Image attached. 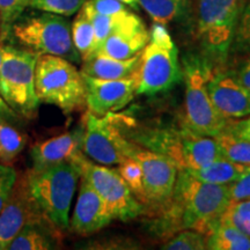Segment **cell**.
<instances>
[{
  "label": "cell",
  "mask_w": 250,
  "mask_h": 250,
  "mask_svg": "<svg viewBox=\"0 0 250 250\" xmlns=\"http://www.w3.org/2000/svg\"><path fill=\"white\" fill-rule=\"evenodd\" d=\"M228 184H213L197 180L179 170L166 215L179 229H193L208 236L230 204Z\"/></svg>",
  "instance_id": "obj_1"
},
{
  "label": "cell",
  "mask_w": 250,
  "mask_h": 250,
  "mask_svg": "<svg viewBox=\"0 0 250 250\" xmlns=\"http://www.w3.org/2000/svg\"><path fill=\"white\" fill-rule=\"evenodd\" d=\"M247 0H191L189 26L214 71L229 58L234 27Z\"/></svg>",
  "instance_id": "obj_2"
},
{
  "label": "cell",
  "mask_w": 250,
  "mask_h": 250,
  "mask_svg": "<svg viewBox=\"0 0 250 250\" xmlns=\"http://www.w3.org/2000/svg\"><path fill=\"white\" fill-rule=\"evenodd\" d=\"M24 177L29 195L42 217L58 232L67 229L71 204L81 177L80 166L62 162L42 169L31 168Z\"/></svg>",
  "instance_id": "obj_3"
},
{
  "label": "cell",
  "mask_w": 250,
  "mask_h": 250,
  "mask_svg": "<svg viewBox=\"0 0 250 250\" xmlns=\"http://www.w3.org/2000/svg\"><path fill=\"white\" fill-rule=\"evenodd\" d=\"M149 40L140 52L137 95L153 96L167 93L183 78L179 49L164 24L154 23Z\"/></svg>",
  "instance_id": "obj_4"
},
{
  "label": "cell",
  "mask_w": 250,
  "mask_h": 250,
  "mask_svg": "<svg viewBox=\"0 0 250 250\" xmlns=\"http://www.w3.org/2000/svg\"><path fill=\"white\" fill-rule=\"evenodd\" d=\"M184 118L186 126L199 134L215 137L223 132L227 120L219 115L208 92V81L214 68L210 62L199 54H191L183 59Z\"/></svg>",
  "instance_id": "obj_5"
},
{
  "label": "cell",
  "mask_w": 250,
  "mask_h": 250,
  "mask_svg": "<svg viewBox=\"0 0 250 250\" xmlns=\"http://www.w3.org/2000/svg\"><path fill=\"white\" fill-rule=\"evenodd\" d=\"M35 92L40 102L54 104L64 114L86 105V86L81 71L67 59L40 55L35 66Z\"/></svg>",
  "instance_id": "obj_6"
},
{
  "label": "cell",
  "mask_w": 250,
  "mask_h": 250,
  "mask_svg": "<svg viewBox=\"0 0 250 250\" xmlns=\"http://www.w3.org/2000/svg\"><path fill=\"white\" fill-rule=\"evenodd\" d=\"M39 54L1 45L0 95L15 114L33 117L40 101L35 92V66Z\"/></svg>",
  "instance_id": "obj_7"
},
{
  "label": "cell",
  "mask_w": 250,
  "mask_h": 250,
  "mask_svg": "<svg viewBox=\"0 0 250 250\" xmlns=\"http://www.w3.org/2000/svg\"><path fill=\"white\" fill-rule=\"evenodd\" d=\"M11 33L21 45L39 55H52L72 62H80L74 48L71 24L65 17L49 12L19 18Z\"/></svg>",
  "instance_id": "obj_8"
},
{
  "label": "cell",
  "mask_w": 250,
  "mask_h": 250,
  "mask_svg": "<svg viewBox=\"0 0 250 250\" xmlns=\"http://www.w3.org/2000/svg\"><path fill=\"white\" fill-rule=\"evenodd\" d=\"M130 140L123 132L121 117L114 112L95 116L87 111L83 123V151L87 159L103 166H117L126 158Z\"/></svg>",
  "instance_id": "obj_9"
},
{
  "label": "cell",
  "mask_w": 250,
  "mask_h": 250,
  "mask_svg": "<svg viewBox=\"0 0 250 250\" xmlns=\"http://www.w3.org/2000/svg\"><path fill=\"white\" fill-rule=\"evenodd\" d=\"M81 177H83L99 193L110 211L112 219L129 221L143 213V205L131 192L130 188L118 174L116 168L93 164L89 159L80 161Z\"/></svg>",
  "instance_id": "obj_10"
},
{
  "label": "cell",
  "mask_w": 250,
  "mask_h": 250,
  "mask_svg": "<svg viewBox=\"0 0 250 250\" xmlns=\"http://www.w3.org/2000/svg\"><path fill=\"white\" fill-rule=\"evenodd\" d=\"M126 156L133 158L142 168L146 204L165 208L174 192L179 173L176 165L167 156L143 147L132 140L126 148Z\"/></svg>",
  "instance_id": "obj_11"
},
{
  "label": "cell",
  "mask_w": 250,
  "mask_h": 250,
  "mask_svg": "<svg viewBox=\"0 0 250 250\" xmlns=\"http://www.w3.org/2000/svg\"><path fill=\"white\" fill-rule=\"evenodd\" d=\"M86 86V107L95 116H104L116 112L137 95L138 76L118 80L96 79L83 74Z\"/></svg>",
  "instance_id": "obj_12"
},
{
  "label": "cell",
  "mask_w": 250,
  "mask_h": 250,
  "mask_svg": "<svg viewBox=\"0 0 250 250\" xmlns=\"http://www.w3.org/2000/svg\"><path fill=\"white\" fill-rule=\"evenodd\" d=\"M46 221L37 210L28 191L26 177H18L11 197L0 211V250L9 248L24 226ZM48 223V221H46Z\"/></svg>",
  "instance_id": "obj_13"
},
{
  "label": "cell",
  "mask_w": 250,
  "mask_h": 250,
  "mask_svg": "<svg viewBox=\"0 0 250 250\" xmlns=\"http://www.w3.org/2000/svg\"><path fill=\"white\" fill-rule=\"evenodd\" d=\"M208 92L214 108L225 120L250 115V90L227 72H213L208 81Z\"/></svg>",
  "instance_id": "obj_14"
},
{
  "label": "cell",
  "mask_w": 250,
  "mask_h": 250,
  "mask_svg": "<svg viewBox=\"0 0 250 250\" xmlns=\"http://www.w3.org/2000/svg\"><path fill=\"white\" fill-rule=\"evenodd\" d=\"M83 124L61 136L36 144L30 149L33 169H42L62 162H76L79 165L86 158L83 151Z\"/></svg>",
  "instance_id": "obj_15"
},
{
  "label": "cell",
  "mask_w": 250,
  "mask_h": 250,
  "mask_svg": "<svg viewBox=\"0 0 250 250\" xmlns=\"http://www.w3.org/2000/svg\"><path fill=\"white\" fill-rule=\"evenodd\" d=\"M112 215L93 187L80 177L79 193L68 228L80 235H90L111 223Z\"/></svg>",
  "instance_id": "obj_16"
},
{
  "label": "cell",
  "mask_w": 250,
  "mask_h": 250,
  "mask_svg": "<svg viewBox=\"0 0 250 250\" xmlns=\"http://www.w3.org/2000/svg\"><path fill=\"white\" fill-rule=\"evenodd\" d=\"M149 33L145 24L122 28L110 34L99 46L95 55H103L116 59H129L139 55L147 44Z\"/></svg>",
  "instance_id": "obj_17"
},
{
  "label": "cell",
  "mask_w": 250,
  "mask_h": 250,
  "mask_svg": "<svg viewBox=\"0 0 250 250\" xmlns=\"http://www.w3.org/2000/svg\"><path fill=\"white\" fill-rule=\"evenodd\" d=\"M140 54L129 59H116L103 55H94L83 62L81 73L104 80H118L132 77L138 71Z\"/></svg>",
  "instance_id": "obj_18"
},
{
  "label": "cell",
  "mask_w": 250,
  "mask_h": 250,
  "mask_svg": "<svg viewBox=\"0 0 250 250\" xmlns=\"http://www.w3.org/2000/svg\"><path fill=\"white\" fill-rule=\"evenodd\" d=\"M139 6L154 23L169 26L171 23L189 24L191 0H139Z\"/></svg>",
  "instance_id": "obj_19"
},
{
  "label": "cell",
  "mask_w": 250,
  "mask_h": 250,
  "mask_svg": "<svg viewBox=\"0 0 250 250\" xmlns=\"http://www.w3.org/2000/svg\"><path fill=\"white\" fill-rule=\"evenodd\" d=\"M55 229L46 221L24 226L15 236L9 246V250H48L56 248Z\"/></svg>",
  "instance_id": "obj_20"
},
{
  "label": "cell",
  "mask_w": 250,
  "mask_h": 250,
  "mask_svg": "<svg viewBox=\"0 0 250 250\" xmlns=\"http://www.w3.org/2000/svg\"><path fill=\"white\" fill-rule=\"evenodd\" d=\"M248 167L249 166L236 164V162L228 160L226 158H219L205 167L184 171L196 177L197 180L203 181V182L227 186V184H230L239 179Z\"/></svg>",
  "instance_id": "obj_21"
},
{
  "label": "cell",
  "mask_w": 250,
  "mask_h": 250,
  "mask_svg": "<svg viewBox=\"0 0 250 250\" xmlns=\"http://www.w3.org/2000/svg\"><path fill=\"white\" fill-rule=\"evenodd\" d=\"M206 249L250 250V237L220 218L206 236Z\"/></svg>",
  "instance_id": "obj_22"
},
{
  "label": "cell",
  "mask_w": 250,
  "mask_h": 250,
  "mask_svg": "<svg viewBox=\"0 0 250 250\" xmlns=\"http://www.w3.org/2000/svg\"><path fill=\"white\" fill-rule=\"evenodd\" d=\"M71 35L74 48L79 52L81 61L85 62L95 55V31H94V27L88 15L86 14L83 7L78 12L77 18L74 19L71 27Z\"/></svg>",
  "instance_id": "obj_23"
},
{
  "label": "cell",
  "mask_w": 250,
  "mask_h": 250,
  "mask_svg": "<svg viewBox=\"0 0 250 250\" xmlns=\"http://www.w3.org/2000/svg\"><path fill=\"white\" fill-rule=\"evenodd\" d=\"M27 137L0 116V164L8 165L23 151Z\"/></svg>",
  "instance_id": "obj_24"
},
{
  "label": "cell",
  "mask_w": 250,
  "mask_h": 250,
  "mask_svg": "<svg viewBox=\"0 0 250 250\" xmlns=\"http://www.w3.org/2000/svg\"><path fill=\"white\" fill-rule=\"evenodd\" d=\"M250 55V0H247L234 27L229 56L243 58Z\"/></svg>",
  "instance_id": "obj_25"
},
{
  "label": "cell",
  "mask_w": 250,
  "mask_h": 250,
  "mask_svg": "<svg viewBox=\"0 0 250 250\" xmlns=\"http://www.w3.org/2000/svg\"><path fill=\"white\" fill-rule=\"evenodd\" d=\"M223 158L236 162V164L250 166V142L232 136L226 130L214 137Z\"/></svg>",
  "instance_id": "obj_26"
},
{
  "label": "cell",
  "mask_w": 250,
  "mask_h": 250,
  "mask_svg": "<svg viewBox=\"0 0 250 250\" xmlns=\"http://www.w3.org/2000/svg\"><path fill=\"white\" fill-rule=\"evenodd\" d=\"M116 170L121 177L125 181L127 187L130 188L131 192L134 197L142 202V204H146L145 189L143 182V171L140 165L131 156H126L120 165H117Z\"/></svg>",
  "instance_id": "obj_27"
},
{
  "label": "cell",
  "mask_w": 250,
  "mask_h": 250,
  "mask_svg": "<svg viewBox=\"0 0 250 250\" xmlns=\"http://www.w3.org/2000/svg\"><path fill=\"white\" fill-rule=\"evenodd\" d=\"M30 0H0V42L9 36L15 21L21 17Z\"/></svg>",
  "instance_id": "obj_28"
},
{
  "label": "cell",
  "mask_w": 250,
  "mask_h": 250,
  "mask_svg": "<svg viewBox=\"0 0 250 250\" xmlns=\"http://www.w3.org/2000/svg\"><path fill=\"white\" fill-rule=\"evenodd\" d=\"M165 250H204L206 235L193 229H182L161 247Z\"/></svg>",
  "instance_id": "obj_29"
},
{
  "label": "cell",
  "mask_w": 250,
  "mask_h": 250,
  "mask_svg": "<svg viewBox=\"0 0 250 250\" xmlns=\"http://www.w3.org/2000/svg\"><path fill=\"white\" fill-rule=\"evenodd\" d=\"M221 219L250 237V199L230 202Z\"/></svg>",
  "instance_id": "obj_30"
},
{
  "label": "cell",
  "mask_w": 250,
  "mask_h": 250,
  "mask_svg": "<svg viewBox=\"0 0 250 250\" xmlns=\"http://www.w3.org/2000/svg\"><path fill=\"white\" fill-rule=\"evenodd\" d=\"M86 1L87 0H30L29 5L42 12L71 17L78 13Z\"/></svg>",
  "instance_id": "obj_31"
},
{
  "label": "cell",
  "mask_w": 250,
  "mask_h": 250,
  "mask_svg": "<svg viewBox=\"0 0 250 250\" xmlns=\"http://www.w3.org/2000/svg\"><path fill=\"white\" fill-rule=\"evenodd\" d=\"M19 175L9 165L0 164V211L11 197Z\"/></svg>",
  "instance_id": "obj_32"
},
{
  "label": "cell",
  "mask_w": 250,
  "mask_h": 250,
  "mask_svg": "<svg viewBox=\"0 0 250 250\" xmlns=\"http://www.w3.org/2000/svg\"><path fill=\"white\" fill-rule=\"evenodd\" d=\"M230 201L241 202L250 199V166L239 179L228 184Z\"/></svg>",
  "instance_id": "obj_33"
},
{
  "label": "cell",
  "mask_w": 250,
  "mask_h": 250,
  "mask_svg": "<svg viewBox=\"0 0 250 250\" xmlns=\"http://www.w3.org/2000/svg\"><path fill=\"white\" fill-rule=\"evenodd\" d=\"M86 4L98 13L109 17L121 15L130 11L126 5L118 0H87Z\"/></svg>",
  "instance_id": "obj_34"
},
{
  "label": "cell",
  "mask_w": 250,
  "mask_h": 250,
  "mask_svg": "<svg viewBox=\"0 0 250 250\" xmlns=\"http://www.w3.org/2000/svg\"><path fill=\"white\" fill-rule=\"evenodd\" d=\"M225 130L235 138L250 142V115L247 116L245 120L239 122H233V120H229L227 122Z\"/></svg>",
  "instance_id": "obj_35"
},
{
  "label": "cell",
  "mask_w": 250,
  "mask_h": 250,
  "mask_svg": "<svg viewBox=\"0 0 250 250\" xmlns=\"http://www.w3.org/2000/svg\"><path fill=\"white\" fill-rule=\"evenodd\" d=\"M243 58H245L243 62L235 68V71H229L227 73H229L234 79L250 90V55Z\"/></svg>",
  "instance_id": "obj_36"
},
{
  "label": "cell",
  "mask_w": 250,
  "mask_h": 250,
  "mask_svg": "<svg viewBox=\"0 0 250 250\" xmlns=\"http://www.w3.org/2000/svg\"><path fill=\"white\" fill-rule=\"evenodd\" d=\"M0 64H1V44H0ZM11 116V115H15V112L12 110L11 108L6 104V102L2 100L1 95H0V116Z\"/></svg>",
  "instance_id": "obj_37"
},
{
  "label": "cell",
  "mask_w": 250,
  "mask_h": 250,
  "mask_svg": "<svg viewBox=\"0 0 250 250\" xmlns=\"http://www.w3.org/2000/svg\"><path fill=\"white\" fill-rule=\"evenodd\" d=\"M118 1L123 2L124 5L129 6V7L136 9V11H138L139 9V0H118Z\"/></svg>",
  "instance_id": "obj_38"
}]
</instances>
